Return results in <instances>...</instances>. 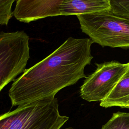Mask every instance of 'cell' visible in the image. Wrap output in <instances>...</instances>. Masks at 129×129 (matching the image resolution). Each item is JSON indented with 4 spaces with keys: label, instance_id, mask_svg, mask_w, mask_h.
<instances>
[{
    "label": "cell",
    "instance_id": "1",
    "mask_svg": "<svg viewBox=\"0 0 129 129\" xmlns=\"http://www.w3.org/2000/svg\"><path fill=\"white\" fill-rule=\"evenodd\" d=\"M90 38L69 37L56 49L15 79L9 90L12 106L54 97L60 90L86 78L93 58Z\"/></svg>",
    "mask_w": 129,
    "mask_h": 129
},
{
    "label": "cell",
    "instance_id": "2",
    "mask_svg": "<svg viewBox=\"0 0 129 129\" xmlns=\"http://www.w3.org/2000/svg\"><path fill=\"white\" fill-rule=\"evenodd\" d=\"M69 117L61 115L56 98L18 106L0 115V129H60Z\"/></svg>",
    "mask_w": 129,
    "mask_h": 129
},
{
    "label": "cell",
    "instance_id": "3",
    "mask_svg": "<svg viewBox=\"0 0 129 129\" xmlns=\"http://www.w3.org/2000/svg\"><path fill=\"white\" fill-rule=\"evenodd\" d=\"M82 31L101 46L129 48V20L108 10L77 16Z\"/></svg>",
    "mask_w": 129,
    "mask_h": 129
},
{
    "label": "cell",
    "instance_id": "4",
    "mask_svg": "<svg viewBox=\"0 0 129 129\" xmlns=\"http://www.w3.org/2000/svg\"><path fill=\"white\" fill-rule=\"evenodd\" d=\"M30 56L29 37L24 31L0 32V92L24 72Z\"/></svg>",
    "mask_w": 129,
    "mask_h": 129
},
{
    "label": "cell",
    "instance_id": "5",
    "mask_svg": "<svg viewBox=\"0 0 129 129\" xmlns=\"http://www.w3.org/2000/svg\"><path fill=\"white\" fill-rule=\"evenodd\" d=\"M95 64L96 70L85 78L80 88L81 98L88 102L103 101L128 68L129 61L112 60Z\"/></svg>",
    "mask_w": 129,
    "mask_h": 129
},
{
    "label": "cell",
    "instance_id": "6",
    "mask_svg": "<svg viewBox=\"0 0 129 129\" xmlns=\"http://www.w3.org/2000/svg\"><path fill=\"white\" fill-rule=\"evenodd\" d=\"M64 1L17 0L13 15L20 22L26 23L60 16V8Z\"/></svg>",
    "mask_w": 129,
    "mask_h": 129
},
{
    "label": "cell",
    "instance_id": "7",
    "mask_svg": "<svg viewBox=\"0 0 129 129\" xmlns=\"http://www.w3.org/2000/svg\"><path fill=\"white\" fill-rule=\"evenodd\" d=\"M108 0H64L60 8V15H81L107 11Z\"/></svg>",
    "mask_w": 129,
    "mask_h": 129
},
{
    "label": "cell",
    "instance_id": "8",
    "mask_svg": "<svg viewBox=\"0 0 129 129\" xmlns=\"http://www.w3.org/2000/svg\"><path fill=\"white\" fill-rule=\"evenodd\" d=\"M129 97V67L109 95L100 103L105 108L119 106Z\"/></svg>",
    "mask_w": 129,
    "mask_h": 129
},
{
    "label": "cell",
    "instance_id": "9",
    "mask_svg": "<svg viewBox=\"0 0 129 129\" xmlns=\"http://www.w3.org/2000/svg\"><path fill=\"white\" fill-rule=\"evenodd\" d=\"M101 129H129V112L114 113Z\"/></svg>",
    "mask_w": 129,
    "mask_h": 129
},
{
    "label": "cell",
    "instance_id": "10",
    "mask_svg": "<svg viewBox=\"0 0 129 129\" xmlns=\"http://www.w3.org/2000/svg\"><path fill=\"white\" fill-rule=\"evenodd\" d=\"M108 11L112 14L129 20V0H108Z\"/></svg>",
    "mask_w": 129,
    "mask_h": 129
},
{
    "label": "cell",
    "instance_id": "11",
    "mask_svg": "<svg viewBox=\"0 0 129 129\" xmlns=\"http://www.w3.org/2000/svg\"><path fill=\"white\" fill-rule=\"evenodd\" d=\"M16 0H0V25L7 26L12 18V8Z\"/></svg>",
    "mask_w": 129,
    "mask_h": 129
},
{
    "label": "cell",
    "instance_id": "12",
    "mask_svg": "<svg viewBox=\"0 0 129 129\" xmlns=\"http://www.w3.org/2000/svg\"><path fill=\"white\" fill-rule=\"evenodd\" d=\"M119 107L121 108H129V97L127 98L122 103H121Z\"/></svg>",
    "mask_w": 129,
    "mask_h": 129
},
{
    "label": "cell",
    "instance_id": "13",
    "mask_svg": "<svg viewBox=\"0 0 129 129\" xmlns=\"http://www.w3.org/2000/svg\"><path fill=\"white\" fill-rule=\"evenodd\" d=\"M64 129H75V128H73V127H69L66 128H64Z\"/></svg>",
    "mask_w": 129,
    "mask_h": 129
}]
</instances>
